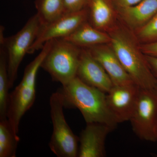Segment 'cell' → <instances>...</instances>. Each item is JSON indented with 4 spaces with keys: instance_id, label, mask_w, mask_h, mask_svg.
<instances>
[{
    "instance_id": "obj_6",
    "label": "cell",
    "mask_w": 157,
    "mask_h": 157,
    "mask_svg": "<svg viewBox=\"0 0 157 157\" xmlns=\"http://www.w3.org/2000/svg\"><path fill=\"white\" fill-rule=\"evenodd\" d=\"M37 14L30 17L15 35L0 41L5 46L8 57V73L10 88L17 79L20 65L36 39L42 26Z\"/></svg>"
},
{
    "instance_id": "obj_5",
    "label": "cell",
    "mask_w": 157,
    "mask_h": 157,
    "mask_svg": "<svg viewBox=\"0 0 157 157\" xmlns=\"http://www.w3.org/2000/svg\"><path fill=\"white\" fill-rule=\"evenodd\" d=\"M50 114L53 132L49 147L58 157H78V137L72 131L63 113V98L59 91L50 97Z\"/></svg>"
},
{
    "instance_id": "obj_12",
    "label": "cell",
    "mask_w": 157,
    "mask_h": 157,
    "mask_svg": "<svg viewBox=\"0 0 157 157\" xmlns=\"http://www.w3.org/2000/svg\"><path fill=\"white\" fill-rule=\"evenodd\" d=\"M84 48H87L93 57L102 65L113 85L135 82L124 67L110 43Z\"/></svg>"
},
{
    "instance_id": "obj_1",
    "label": "cell",
    "mask_w": 157,
    "mask_h": 157,
    "mask_svg": "<svg viewBox=\"0 0 157 157\" xmlns=\"http://www.w3.org/2000/svg\"><path fill=\"white\" fill-rule=\"evenodd\" d=\"M108 33L110 44L127 73L141 89H157V78L149 67L134 32L119 19Z\"/></svg>"
},
{
    "instance_id": "obj_24",
    "label": "cell",
    "mask_w": 157,
    "mask_h": 157,
    "mask_svg": "<svg viewBox=\"0 0 157 157\" xmlns=\"http://www.w3.org/2000/svg\"><path fill=\"white\" fill-rule=\"evenodd\" d=\"M155 142H157V123L155 130Z\"/></svg>"
},
{
    "instance_id": "obj_3",
    "label": "cell",
    "mask_w": 157,
    "mask_h": 157,
    "mask_svg": "<svg viewBox=\"0 0 157 157\" xmlns=\"http://www.w3.org/2000/svg\"><path fill=\"white\" fill-rule=\"evenodd\" d=\"M52 43V40L46 42L40 53L27 66L19 84L10 94L7 117L17 135L21 118L33 106L36 100L37 73L50 49Z\"/></svg>"
},
{
    "instance_id": "obj_11",
    "label": "cell",
    "mask_w": 157,
    "mask_h": 157,
    "mask_svg": "<svg viewBox=\"0 0 157 157\" xmlns=\"http://www.w3.org/2000/svg\"><path fill=\"white\" fill-rule=\"evenodd\" d=\"M76 76L86 84L106 94L113 85L111 78L102 65L86 48H82Z\"/></svg>"
},
{
    "instance_id": "obj_23",
    "label": "cell",
    "mask_w": 157,
    "mask_h": 157,
    "mask_svg": "<svg viewBox=\"0 0 157 157\" xmlns=\"http://www.w3.org/2000/svg\"><path fill=\"white\" fill-rule=\"evenodd\" d=\"M145 56L151 70L157 78V57Z\"/></svg>"
},
{
    "instance_id": "obj_18",
    "label": "cell",
    "mask_w": 157,
    "mask_h": 157,
    "mask_svg": "<svg viewBox=\"0 0 157 157\" xmlns=\"http://www.w3.org/2000/svg\"><path fill=\"white\" fill-rule=\"evenodd\" d=\"M37 15L45 25L64 14L63 0H36Z\"/></svg>"
},
{
    "instance_id": "obj_19",
    "label": "cell",
    "mask_w": 157,
    "mask_h": 157,
    "mask_svg": "<svg viewBox=\"0 0 157 157\" xmlns=\"http://www.w3.org/2000/svg\"><path fill=\"white\" fill-rule=\"evenodd\" d=\"M134 33L140 44L157 41V14L143 27Z\"/></svg>"
},
{
    "instance_id": "obj_13",
    "label": "cell",
    "mask_w": 157,
    "mask_h": 157,
    "mask_svg": "<svg viewBox=\"0 0 157 157\" xmlns=\"http://www.w3.org/2000/svg\"><path fill=\"white\" fill-rule=\"evenodd\" d=\"M119 19L133 32L143 27L157 14V0H142L135 6L117 9Z\"/></svg>"
},
{
    "instance_id": "obj_16",
    "label": "cell",
    "mask_w": 157,
    "mask_h": 157,
    "mask_svg": "<svg viewBox=\"0 0 157 157\" xmlns=\"http://www.w3.org/2000/svg\"><path fill=\"white\" fill-rule=\"evenodd\" d=\"M0 46V121L8 119L10 82L8 73V57L4 44Z\"/></svg>"
},
{
    "instance_id": "obj_17",
    "label": "cell",
    "mask_w": 157,
    "mask_h": 157,
    "mask_svg": "<svg viewBox=\"0 0 157 157\" xmlns=\"http://www.w3.org/2000/svg\"><path fill=\"white\" fill-rule=\"evenodd\" d=\"M19 141L8 119L0 121V157H16Z\"/></svg>"
},
{
    "instance_id": "obj_22",
    "label": "cell",
    "mask_w": 157,
    "mask_h": 157,
    "mask_svg": "<svg viewBox=\"0 0 157 157\" xmlns=\"http://www.w3.org/2000/svg\"><path fill=\"white\" fill-rule=\"evenodd\" d=\"M116 9H124L137 4L142 0H111Z\"/></svg>"
},
{
    "instance_id": "obj_14",
    "label": "cell",
    "mask_w": 157,
    "mask_h": 157,
    "mask_svg": "<svg viewBox=\"0 0 157 157\" xmlns=\"http://www.w3.org/2000/svg\"><path fill=\"white\" fill-rule=\"evenodd\" d=\"M88 21L96 29L108 33L118 21L117 11L111 0H87Z\"/></svg>"
},
{
    "instance_id": "obj_7",
    "label": "cell",
    "mask_w": 157,
    "mask_h": 157,
    "mask_svg": "<svg viewBox=\"0 0 157 157\" xmlns=\"http://www.w3.org/2000/svg\"><path fill=\"white\" fill-rule=\"evenodd\" d=\"M133 132L141 140L155 142L157 123V89L140 88L130 121Z\"/></svg>"
},
{
    "instance_id": "obj_8",
    "label": "cell",
    "mask_w": 157,
    "mask_h": 157,
    "mask_svg": "<svg viewBox=\"0 0 157 157\" xmlns=\"http://www.w3.org/2000/svg\"><path fill=\"white\" fill-rule=\"evenodd\" d=\"M88 16L87 10L85 8L77 12L63 14L53 21L42 25L28 54L33 53L42 49L45 43L50 40L68 36L88 21Z\"/></svg>"
},
{
    "instance_id": "obj_9",
    "label": "cell",
    "mask_w": 157,
    "mask_h": 157,
    "mask_svg": "<svg viewBox=\"0 0 157 157\" xmlns=\"http://www.w3.org/2000/svg\"><path fill=\"white\" fill-rule=\"evenodd\" d=\"M140 88L135 82L113 85L106 94L108 108L118 124L130 121L136 106Z\"/></svg>"
},
{
    "instance_id": "obj_10",
    "label": "cell",
    "mask_w": 157,
    "mask_h": 157,
    "mask_svg": "<svg viewBox=\"0 0 157 157\" xmlns=\"http://www.w3.org/2000/svg\"><path fill=\"white\" fill-rule=\"evenodd\" d=\"M113 129L100 123L86 124L78 137V157L106 156L105 142L107 135Z\"/></svg>"
},
{
    "instance_id": "obj_2",
    "label": "cell",
    "mask_w": 157,
    "mask_h": 157,
    "mask_svg": "<svg viewBox=\"0 0 157 157\" xmlns=\"http://www.w3.org/2000/svg\"><path fill=\"white\" fill-rule=\"evenodd\" d=\"M59 91L64 107L77 108L86 124H104L113 130L118 124L108 108L106 93L86 84L77 76Z\"/></svg>"
},
{
    "instance_id": "obj_21",
    "label": "cell",
    "mask_w": 157,
    "mask_h": 157,
    "mask_svg": "<svg viewBox=\"0 0 157 157\" xmlns=\"http://www.w3.org/2000/svg\"><path fill=\"white\" fill-rule=\"evenodd\" d=\"M140 50L145 55L157 57V41L140 44Z\"/></svg>"
},
{
    "instance_id": "obj_20",
    "label": "cell",
    "mask_w": 157,
    "mask_h": 157,
    "mask_svg": "<svg viewBox=\"0 0 157 157\" xmlns=\"http://www.w3.org/2000/svg\"><path fill=\"white\" fill-rule=\"evenodd\" d=\"M87 0H63L64 14L77 12L85 8Z\"/></svg>"
},
{
    "instance_id": "obj_4",
    "label": "cell",
    "mask_w": 157,
    "mask_h": 157,
    "mask_svg": "<svg viewBox=\"0 0 157 157\" xmlns=\"http://www.w3.org/2000/svg\"><path fill=\"white\" fill-rule=\"evenodd\" d=\"M81 51L82 48L63 39H53L41 67L54 81L65 85L76 76Z\"/></svg>"
},
{
    "instance_id": "obj_15",
    "label": "cell",
    "mask_w": 157,
    "mask_h": 157,
    "mask_svg": "<svg viewBox=\"0 0 157 157\" xmlns=\"http://www.w3.org/2000/svg\"><path fill=\"white\" fill-rule=\"evenodd\" d=\"M82 48L109 44L111 38L107 33L94 27L87 21L82 23L68 36L62 39Z\"/></svg>"
}]
</instances>
